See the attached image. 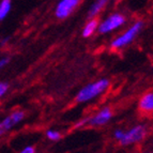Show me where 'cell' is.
<instances>
[{"label": "cell", "instance_id": "4", "mask_svg": "<svg viewBox=\"0 0 153 153\" xmlns=\"http://www.w3.org/2000/svg\"><path fill=\"white\" fill-rule=\"evenodd\" d=\"M147 135V128L143 124H138L133 126L132 128L128 131V132L123 133V136L121 138L119 143L122 146H128L131 143H139L146 137Z\"/></svg>", "mask_w": 153, "mask_h": 153}, {"label": "cell", "instance_id": "8", "mask_svg": "<svg viewBox=\"0 0 153 153\" xmlns=\"http://www.w3.org/2000/svg\"><path fill=\"white\" fill-rule=\"evenodd\" d=\"M139 108L145 112H151L153 109V93L147 92L139 101Z\"/></svg>", "mask_w": 153, "mask_h": 153}, {"label": "cell", "instance_id": "3", "mask_svg": "<svg viewBox=\"0 0 153 153\" xmlns=\"http://www.w3.org/2000/svg\"><path fill=\"white\" fill-rule=\"evenodd\" d=\"M126 23V18L121 13H114L111 15L108 16L105 21H103L101 24L97 26V30L100 33L105 34V33H109L116 29L120 28Z\"/></svg>", "mask_w": 153, "mask_h": 153}, {"label": "cell", "instance_id": "9", "mask_svg": "<svg viewBox=\"0 0 153 153\" xmlns=\"http://www.w3.org/2000/svg\"><path fill=\"white\" fill-rule=\"evenodd\" d=\"M110 0H95L94 3L91 5L89 12H88V16L91 18H93L94 16H97L101 11L104 9V7L109 2Z\"/></svg>", "mask_w": 153, "mask_h": 153}, {"label": "cell", "instance_id": "5", "mask_svg": "<svg viewBox=\"0 0 153 153\" xmlns=\"http://www.w3.org/2000/svg\"><path fill=\"white\" fill-rule=\"evenodd\" d=\"M80 0H60L56 5L55 10V15L59 19H64L69 17L73 11L76 9V7L79 4Z\"/></svg>", "mask_w": 153, "mask_h": 153}, {"label": "cell", "instance_id": "14", "mask_svg": "<svg viewBox=\"0 0 153 153\" xmlns=\"http://www.w3.org/2000/svg\"><path fill=\"white\" fill-rule=\"evenodd\" d=\"M123 133L124 132H123L122 130H116L115 132H114V137H115L117 140H120L123 136Z\"/></svg>", "mask_w": 153, "mask_h": 153}, {"label": "cell", "instance_id": "16", "mask_svg": "<svg viewBox=\"0 0 153 153\" xmlns=\"http://www.w3.org/2000/svg\"><path fill=\"white\" fill-rule=\"evenodd\" d=\"M9 61H10V59H9L8 57L0 59V70H2L3 68H4V66L9 63Z\"/></svg>", "mask_w": 153, "mask_h": 153}, {"label": "cell", "instance_id": "13", "mask_svg": "<svg viewBox=\"0 0 153 153\" xmlns=\"http://www.w3.org/2000/svg\"><path fill=\"white\" fill-rule=\"evenodd\" d=\"M8 90H9L8 82H0V97H2L7 93Z\"/></svg>", "mask_w": 153, "mask_h": 153}, {"label": "cell", "instance_id": "15", "mask_svg": "<svg viewBox=\"0 0 153 153\" xmlns=\"http://www.w3.org/2000/svg\"><path fill=\"white\" fill-rule=\"evenodd\" d=\"M21 153H36V149L33 148L32 146H27L21 151Z\"/></svg>", "mask_w": 153, "mask_h": 153}, {"label": "cell", "instance_id": "18", "mask_svg": "<svg viewBox=\"0 0 153 153\" xmlns=\"http://www.w3.org/2000/svg\"><path fill=\"white\" fill-rule=\"evenodd\" d=\"M4 133H5V132H4V131H3V130H2V128H0V136H2V135H3V134H4Z\"/></svg>", "mask_w": 153, "mask_h": 153}, {"label": "cell", "instance_id": "11", "mask_svg": "<svg viewBox=\"0 0 153 153\" xmlns=\"http://www.w3.org/2000/svg\"><path fill=\"white\" fill-rule=\"evenodd\" d=\"M12 8V0H1L0 1V22L3 21Z\"/></svg>", "mask_w": 153, "mask_h": 153}, {"label": "cell", "instance_id": "2", "mask_svg": "<svg viewBox=\"0 0 153 153\" xmlns=\"http://www.w3.org/2000/svg\"><path fill=\"white\" fill-rule=\"evenodd\" d=\"M143 23L140 21L136 22L135 24H133L130 28L128 29L126 31L121 34V36H117V38L111 42V47L115 49H119L122 48L124 46L128 45L130 43H132L134 41V39L139 34L140 30L143 29Z\"/></svg>", "mask_w": 153, "mask_h": 153}, {"label": "cell", "instance_id": "7", "mask_svg": "<svg viewBox=\"0 0 153 153\" xmlns=\"http://www.w3.org/2000/svg\"><path fill=\"white\" fill-rule=\"evenodd\" d=\"M24 118H25V112L23 110H16V111L12 112L11 115H9L8 117H5L0 122V128H2L4 132H8L14 125H16L21 121H23Z\"/></svg>", "mask_w": 153, "mask_h": 153}, {"label": "cell", "instance_id": "10", "mask_svg": "<svg viewBox=\"0 0 153 153\" xmlns=\"http://www.w3.org/2000/svg\"><path fill=\"white\" fill-rule=\"evenodd\" d=\"M97 26H99V21L95 19V18H91L86 26L82 29V36L84 38H89L91 36L95 31L97 30Z\"/></svg>", "mask_w": 153, "mask_h": 153}, {"label": "cell", "instance_id": "12", "mask_svg": "<svg viewBox=\"0 0 153 153\" xmlns=\"http://www.w3.org/2000/svg\"><path fill=\"white\" fill-rule=\"evenodd\" d=\"M46 137L48 138L49 140L53 141H57L61 138V134L58 132V131H54V130H48L46 131Z\"/></svg>", "mask_w": 153, "mask_h": 153}, {"label": "cell", "instance_id": "6", "mask_svg": "<svg viewBox=\"0 0 153 153\" xmlns=\"http://www.w3.org/2000/svg\"><path fill=\"white\" fill-rule=\"evenodd\" d=\"M111 117V109L109 107H105L100 110L97 114H95L94 116L87 118V125H90V126H101V125H104L109 122Z\"/></svg>", "mask_w": 153, "mask_h": 153}, {"label": "cell", "instance_id": "17", "mask_svg": "<svg viewBox=\"0 0 153 153\" xmlns=\"http://www.w3.org/2000/svg\"><path fill=\"white\" fill-rule=\"evenodd\" d=\"M9 41V38H4L3 40H1V45H4V44H7V42Z\"/></svg>", "mask_w": 153, "mask_h": 153}, {"label": "cell", "instance_id": "1", "mask_svg": "<svg viewBox=\"0 0 153 153\" xmlns=\"http://www.w3.org/2000/svg\"><path fill=\"white\" fill-rule=\"evenodd\" d=\"M108 87H109V80L107 78H101L97 82L86 85L77 93L76 102L85 103L88 102V101H91V100L95 99V97L102 94L105 90H107Z\"/></svg>", "mask_w": 153, "mask_h": 153}]
</instances>
